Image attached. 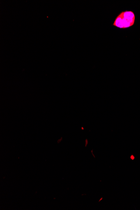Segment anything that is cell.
<instances>
[{
    "label": "cell",
    "mask_w": 140,
    "mask_h": 210,
    "mask_svg": "<svg viewBox=\"0 0 140 210\" xmlns=\"http://www.w3.org/2000/svg\"><path fill=\"white\" fill-rule=\"evenodd\" d=\"M136 20L135 13L131 10L122 11L116 17L113 25L121 29H125L134 25Z\"/></svg>",
    "instance_id": "1"
}]
</instances>
